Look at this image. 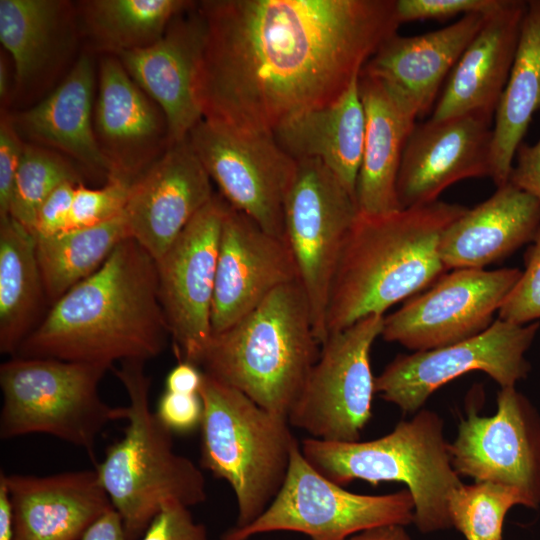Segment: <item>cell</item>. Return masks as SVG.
<instances>
[{"mask_svg":"<svg viewBox=\"0 0 540 540\" xmlns=\"http://www.w3.org/2000/svg\"><path fill=\"white\" fill-rule=\"evenodd\" d=\"M194 3L186 0H89L77 5L76 15L79 28L95 49L118 56L154 44L171 21Z\"/></svg>","mask_w":540,"mask_h":540,"instance_id":"obj_32","label":"cell"},{"mask_svg":"<svg viewBox=\"0 0 540 540\" xmlns=\"http://www.w3.org/2000/svg\"><path fill=\"white\" fill-rule=\"evenodd\" d=\"M170 332L158 295L155 260L127 238L91 276L51 305L15 356L89 363L156 358Z\"/></svg>","mask_w":540,"mask_h":540,"instance_id":"obj_2","label":"cell"},{"mask_svg":"<svg viewBox=\"0 0 540 540\" xmlns=\"http://www.w3.org/2000/svg\"><path fill=\"white\" fill-rule=\"evenodd\" d=\"M95 76L93 60L82 54L47 97L11 118L20 136L59 150L108 179L112 167L99 147L92 122Z\"/></svg>","mask_w":540,"mask_h":540,"instance_id":"obj_27","label":"cell"},{"mask_svg":"<svg viewBox=\"0 0 540 540\" xmlns=\"http://www.w3.org/2000/svg\"><path fill=\"white\" fill-rule=\"evenodd\" d=\"M155 414L172 433H188L201 424L202 400L199 394L165 390L158 401Z\"/></svg>","mask_w":540,"mask_h":540,"instance_id":"obj_41","label":"cell"},{"mask_svg":"<svg viewBox=\"0 0 540 540\" xmlns=\"http://www.w3.org/2000/svg\"><path fill=\"white\" fill-rule=\"evenodd\" d=\"M0 540H12L11 513L7 488L0 477Z\"/></svg>","mask_w":540,"mask_h":540,"instance_id":"obj_47","label":"cell"},{"mask_svg":"<svg viewBox=\"0 0 540 540\" xmlns=\"http://www.w3.org/2000/svg\"><path fill=\"white\" fill-rule=\"evenodd\" d=\"M187 139L228 205L284 239V203L297 160L280 147L273 134L203 118Z\"/></svg>","mask_w":540,"mask_h":540,"instance_id":"obj_12","label":"cell"},{"mask_svg":"<svg viewBox=\"0 0 540 540\" xmlns=\"http://www.w3.org/2000/svg\"><path fill=\"white\" fill-rule=\"evenodd\" d=\"M365 138L355 200L359 213L379 215L402 209L397 178L417 116L380 81L360 72Z\"/></svg>","mask_w":540,"mask_h":540,"instance_id":"obj_26","label":"cell"},{"mask_svg":"<svg viewBox=\"0 0 540 540\" xmlns=\"http://www.w3.org/2000/svg\"><path fill=\"white\" fill-rule=\"evenodd\" d=\"M77 185L72 182L61 184L41 204L32 232L36 240L53 237L69 229L70 212Z\"/></svg>","mask_w":540,"mask_h":540,"instance_id":"obj_42","label":"cell"},{"mask_svg":"<svg viewBox=\"0 0 540 540\" xmlns=\"http://www.w3.org/2000/svg\"><path fill=\"white\" fill-rule=\"evenodd\" d=\"M508 182L540 203V138L533 145L524 141L519 145Z\"/></svg>","mask_w":540,"mask_h":540,"instance_id":"obj_43","label":"cell"},{"mask_svg":"<svg viewBox=\"0 0 540 540\" xmlns=\"http://www.w3.org/2000/svg\"><path fill=\"white\" fill-rule=\"evenodd\" d=\"M203 372L188 362H178L165 380L166 391L182 394H199Z\"/></svg>","mask_w":540,"mask_h":540,"instance_id":"obj_44","label":"cell"},{"mask_svg":"<svg viewBox=\"0 0 540 540\" xmlns=\"http://www.w3.org/2000/svg\"><path fill=\"white\" fill-rule=\"evenodd\" d=\"M81 540H126L120 515L111 509L89 527Z\"/></svg>","mask_w":540,"mask_h":540,"instance_id":"obj_45","label":"cell"},{"mask_svg":"<svg viewBox=\"0 0 540 540\" xmlns=\"http://www.w3.org/2000/svg\"><path fill=\"white\" fill-rule=\"evenodd\" d=\"M540 322L515 324L497 318L483 332L444 347L396 356L375 377V393L403 412L417 411L437 389L470 373L482 371L503 387L527 377L525 353Z\"/></svg>","mask_w":540,"mask_h":540,"instance_id":"obj_13","label":"cell"},{"mask_svg":"<svg viewBox=\"0 0 540 540\" xmlns=\"http://www.w3.org/2000/svg\"><path fill=\"white\" fill-rule=\"evenodd\" d=\"M138 540H208L206 527L196 523L189 508L169 503L150 522Z\"/></svg>","mask_w":540,"mask_h":540,"instance_id":"obj_39","label":"cell"},{"mask_svg":"<svg viewBox=\"0 0 540 540\" xmlns=\"http://www.w3.org/2000/svg\"><path fill=\"white\" fill-rule=\"evenodd\" d=\"M448 448L459 476L514 487L526 507L540 505V414L515 386L500 388L492 416L469 408Z\"/></svg>","mask_w":540,"mask_h":540,"instance_id":"obj_16","label":"cell"},{"mask_svg":"<svg viewBox=\"0 0 540 540\" xmlns=\"http://www.w3.org/2000/svg\"><path fill=\"white\" fill-rule=\"evenodd\" d=\"M131 238L124 213L105 223L37 239L36 255L46 301L54 304L95 273L115 248Z\"/></svg>","mask_w":540,"mask_h":540,"instance_id":"obj_33","label":"cell"},{"mask_svg":"<svg viewBox=\"0 0 540 540\" xmlns=\"http://www.w3.org/2000/svg\"><path fill=\"white\" fill-rule=\"evenodd\" d=\"M200 465L226 481L237 504L235 528L258 519L280 491L299 445L287 418L203 372Z\"/></svg>","mask_w":540,"mask_h":540,"instance_id":"obj_7","label":"cell"},{"mask_svg":"<svg viewBox=\"0 0 540 540\" xmlns=\"http://www.w3.org/2000/svg\"><path fill=\"white\" fill-rule=\"evenodd\" d=\"M197 3L176 16L154 44L116 56L130 77L163 111L171 144L185 140L203 119L196 77L206 25Z\"/></svg>","mask_w":540,"mask_h":540,"instance_id":"obj_21","label":"cell"},{"mask_svg":"<svg viewBox=\"0 0 540 540\" xmlns=\"http://www.w3.org/2000/svg\"><path fill=\"white\" fill-rule=\"evenodd\" d=\"M44 287L33 234L11 216L0 219V352L15 356L34 329Z\"/></svg>","mask_w":540,"mask_h":540,"instance_id":"obj_31","label":"cell"},{"mask_svg":"<svg viewBox=\"0 0 540 540\" xmlns=\"http://www.w3.org/2000/svg\"><path fill=\"white\" fill-rule=\"evenodd\" d=\"M504 0H396L399 22L444 20L473 13L490 14Z\"/></svg>","mask_w":540,"mask_h":540,"instance_id":"obj_38","label":"cell"},{"mask_svg":"<svg viewBox=\"0 0 540 540\" xmlns=\"http://www.w3.org/2000/svg\"><path fill=\"white\" fill-rule=\"evenodd\" d=\"M9 499L12 540H81L114 509L95 470L35 476L0 473Z\"/></svg>","mask_w":540,"mask_h":540,"instance_id":"obj_22","label":"cell"},{"mask_svg":"<svg viewBox=\"0 0 540 540\" xmlns=\"http://www.w3.org/2000/svg\"><path fill=\"white\" fill-rule=\"evenodd\" d=\"M203 118L269 133L327 105L397 33L396 0H205Z\"/></svg>","mask_w":540,"mask_h":540,"instance_id":"obj_1","label":"cell"},{"mask_svg":"<svg viewBox=\"0 0 540 540\" xmlns=\"http://www.w3.org/2000/svg\"><path fill=\"white\" fill-rule=\"evenodd\" d=\"M526 8L525 0H504L488 14L449 75L431 120L464 115L494 119L514 61Z\"/></svg>","mask_w":540,"mask_h":540,"instance_id":"obj_24","label":"cell"},{"mask_svg":"<svg viewBox=\"0 0 540 540\" xmlns=\"http://www.w3.org/2000/svg\"><path fill=\"white\" fill-rule=\"evenodd\" d=\"M358 213L355 198L321 160H297L284 203V239L293 254L320 345L327 338L325 320L332 280Z\"/></svg>","mask_w":540,"mask_h":540,"instance_id":"obj_10","label":"cell"},{"mask_svg":"<svg viewBox=\"0 0 540 540\" xmlns=\"http://www.w3.org/2000/svg\"><path fill=\"white\" fill-rule=\"evenodd\" d=\"M488 14L473 13L443 28L387 39L361 73L380 81L417 117L426 115Z\"/></svg>","mask_w":540,"mask_h":540,"instance_id":"obj_23","label":"cell"},{"mask_svg":"<svg viewBox=\"0 0 540 540\" xmlns=\"http://www.w3.org/2000/svg\"><path fill=\"white\" fill-rule=\"evenodd\" d=\"M468 208L435 201L394 212L358 213L332 280L327 337L424 291L445 274L443 232Z\"/></svg>","mask_w":540,"mask_h":540,"instance_id":"obj_3","label":"cell"},{"mask_svg":"<svg viewBox=\"0 0 540 540\" xmlns=\"http://www.w3.org/2000/svg\"><path fill=\"white\" fill-rule=\"evenodd\" d=\"M491 119L464 115L416 123L406 142L397 178L402 209L438 201L452 184L492 176Z\"/></svg>","mask_w":540,"mask_h":540,"instance_id":"obj_18","label":"cell"},{"mask_svg":"<svg viewBox=\"0 0 540 540\" xmlns=\"http://www.w3.org/2000/svg\"><path fill=\"white\" fill-rule=\"evenodd\" d=\"M471 540H473V539H471Z\"/></svg>","mask_w":540,"mask_h":540,"instance_id":"obj_49","label":"cell"},{"mask_svg":"<svg viewBox=\"0 0 540 540\" xmlns=\"http://www.w3.org/2000/svg\"><path fill=\"white\" fill-rule=\"evenodd\" d=\"M25 143L21 140L11 116L0 120V219L9 216L15 179Z\"/></svg>","mask_w":540,"mask_h":540,"instance_id":"obj_40","label":"cell"},{"mask_svg":"<svg viewBox=\"0 0 540 540\" xmlns=\"http://www.w3.org/2000/svg\"><path fill=\"white\" fill-rule=\"evenodd\" d=\"M146 362L127 360L111 369L128 395L122 407L127 424L123 436L107 446L96 471L126 540H138L153 518L169 503L192 507L207 498L202 471L175 452L172 432L150 408L151 378Z\"/></svg>","mask_w":540,"mask_h":540,"instance_id":"obj_5","label":"cell"},{"mask_svg":"<svg viewBox=\"0 0 540 540\" xmlns=\"http://www.w3.org/2000/svg\"><path fill=\"white\" fill-rule=\"evenodd\" d=\"M214 195L188 139L171 144L131 184L124 210L131 238L158 261Z\"/></svg>","mask_w":540,"mask_h":540,"instance_id":"obj_19","label":"cell"},{"mask_svg":"<svg viewBox=\"0 0 540 540\" xmlns=\"http://www.w3.org/2000/svg\"><path fill=\"white\" fill-rule=\"evenodd\" d=\"M320 349L307 298L295 281L280 286L237 323L213 334L199 366L288 419Z\"/></svg>","mask_w":540,"mask_h":540,"instance_id":"obj_4","label":"cell"},{"mask_svg":"<svg viewBox=\"0 0 540 540\" xmlns=\"http://www.w3.org/2000/svg\"><path fill=\"white\" fill-rule=\"evenodd\" d=\"M347 540H412L404 525L388 524L361 531Z\"/></svg>","mask_w":540,"mask_h":540,"instance_id":"obj_46","label":"cell"},{"mask_svg":"<svg viewBox=\"0 0 540 540\" xmlns=\"http://www.w3.org/2000/svg\"><path fill=\"white\" fill-rule=\"evenodd\" d=\"M414 501L407 489L385 495L347 491L317 472L294 449L286 479L268 508L253 523L227 530L220 540H248L267 532L291 531L311 540H347L381 525L413 522Z\"/></svg>","mask_w":540,"mask_h":540,"instance_id":"obj_9","label":"cell"},{"mask_svg":"<svg viewBox=\"0 0 540 540\" xmlns=\"http://www.w3.org/2000/svg\"><path fill=\"white\" fill-rule=\"evenodd\" d=\"M448 446L441 417L421 410L377 439L340 442L310 437L300 450L317 472L341 486L354 480L375 486L404 483L414 501L413 522L427 533L452 527L449 497L463 484Z\"/></svg>","mask_w":540,"mask_h":540,"instance_id":"obj_6","label":"cell"},{"mask_svg":"<svg viewBox=\"0 0 540 540\" xmlns=\"http://www.w3.org/2000/svg\"><path fill=\"white\" fill-rule=\"evenodd\" d=\"M383 321L371 315L326 338L288 415L291 426L325 441L360 440L375 394L370 351Z\"/></svg>","mask_w":540,"mask_h":540,"instance_id":"obj_11","label":"cell"},{"mask_svg":"<svg viewBox=\"0 0 540 540\" xmlns=\"http://www.w3.org/2000/svg\"><path fill=\"white\" fill-rule=\"evenodd\" d=\"M295 281L298 271L286 240L229 207L219 241L212 335L237 323L280 286Z\"/></svg>","mask_w":540,"mask_h":540,"instance_id":"obj_17","label":"cell"},{"mask_svg":"<svg viewBox=\"0 0 540 540\" xmlns=\"http://www.w3.org/2000/svg\"><path fill=\"white\" fill-rule=\"evenodd\" d=\"M9 70L7 66V61L1 53L0 58V98L1 101H5L9 95Z\"/></svg>","mask_w":540,"mask_h":540,"instance_id":"obj_48","label":"cell"},{"mask_svg":"<svg viewBox=\"0 0 540 540\" xmlns=\"http://www.w3.org/2000/svg\"><path fill=\"white\" fill-rule=\"evenodd\" d=\"M540 109V0H528L511 71L494 114L492 180L508 182L514 157Z\"/></svg>","mask_w":540,"mask_h":540,"instance_id":"obj_30","label":"cell"},{"mask_svg":"<svg viewBox=\"0 0 540 540\" xmlns=\"http://www.w3.org/2000/svg\"><path fill=\"white\" fill-rule=\"evenodd\" d=\"M94 131L110 177L132 183L171 145L163 111L114 55L100 61Z\"/></svg>","mask_w":540,"mask_h":540,"instance_id":"obj_20","label":"cell"},{"mask_svg":"<svg viewBox=\"0 0 540 540\" xmlns=\"http://www.w3.org/2000/svg\"><path fill=\"white\" fill-rule=\"evenodd\" d=\"M515 505L526 506L518 489L487 481L463 483L448 502L452 527L467 540H502L505 516Z\"/></svg>","mask_w":540,"mask_h":540,"instance_id":"obj_34","label":"cell"},{"mask_svg":"<svg viewBox=\"0 0 540 540\" xmlns=\"http://www.w3.org/2000/svg\"><path fill=\"white\" fill-rule=\"evenodd\" d=\"M358 82L359 77L335 101L289 117L272 133L294 159L321 160L354 198L365 138Z\"/></svg>","mask_w":540,"mask_h":540,"instance_id":"obj_28","label":"cell"},{"mask_svg":"<svg viewBox=\"0 0 540 540\" xmlns=\"http://www.w3.org/2000/svg\"><path fill=\"white\" fill-rule=\"evenodd\" d=\"M76 25V9L67 1L0 0V41L19 88L36 84L61 61Z\"/></svg>","mask_w":540,"mask_h":540,"instance_id":"obj_29","label":"cell"},{"mask_svg":"<svg viewBox=\"0 0 540 540\" xmlns=\"http://www.w3.org/2000/svg\"><path fill=\"white\" fill-rule=\"evenodd\" d=\"M131 184L118 177H109L98 189L79 183L74 191L69 229L96 226L122 215Z\"/></svg>","mask_w":540,"mask_h":540,"instance_id":"obj_36","label":"cell"},{"mask_svg":"<svg viewBox=\"0 0 540 540\" xmlns=\"http://www.w3.org/2000/svg\"><path fill=\"white\" fill-rule=\"evenodd\" d=\"M498 318L515 324L540 319V228L525 253V269L499 308Z\"/></svg>","mask_w":540,"mask_h":540,"instance_id":"obj_37","label":"cell"},{"mask_svg":"<svg viewBox=\"0 0 540 540\" xmlns=\"http://www.w3.org/2000/svg\"><path fill=\"white\" fill-rule=\"evenodd\" d=\"M106 371L96 364L12 356L0 365V438L48 434L95 462L98 435L122 420V407L108 405L99 393Z\"/></svg>","mask_w":540,"mask_h":540,"instance_id":"obj_8","label":"cell"},{"mask_svg":"<svg viewBox=\"0 0 540 540\" xmlns=\"http://www.w3.org/2000/svg\"><path fill=\"white\" fill-rule=\"evenodd\" d=\"M521 274L518 268L454 269L384 317L381 336L414 352L471 338L494 322Z\"/></svg>","mask_w":540,"mask_h":540,"instance_id":"obj_14","label":"cell"},{"mask_svg":"<svg viewBox=\"0 0 540 540\" xmlns=\"http://www.w3.org/2000/svg\"><path fill=\"white\" fill-rule=\"evenodd\" d=\"M539 228L540 203L507 182L446 228L439 256L447 271L484 269L531 243Z\"/></svg>","mask_w":540,"mask_h":540,"instance_id":"obj_25","label":"cell"},{"mask_svg":"<svg viewBox=\"0 0 540 540\" xmlns=\"http://www.w3.org/2000/svg\"><path fill=\"white\" fill-rule=\"evenodd\" d=\"M65 182L83 183L78 171L65 157L43 146L25 143L9 216L32 233L39 207Z\"/></svg>","mask_w":540,"mask_h":540,"instance_id":"obj_35","label":"cell"},{"mask_svg":"<svg viewBox=\"0 0 540 540\" xmlns=\"http://www.w3.org/2000/svg\"><path fill=\"white\" fill-rule=\"evenodd\" d=\"M229 207L215 194L155 261L159 300L178 362L199 367L212 336L219 241Z\"/></svg>","mask_w":540,"mask_h":540,"instance_id":"obj_15","label":"cell"}]
</instances>
